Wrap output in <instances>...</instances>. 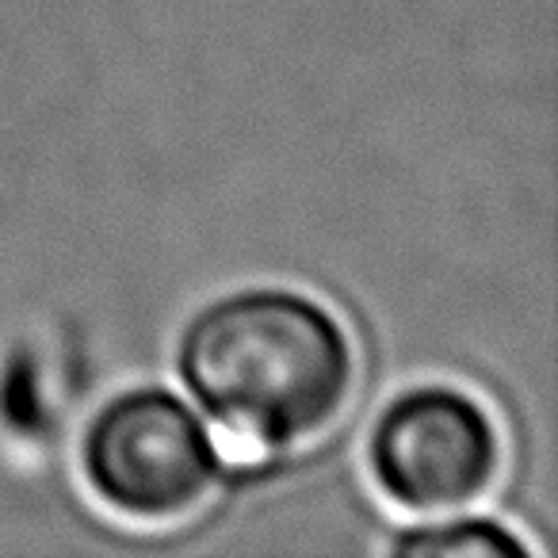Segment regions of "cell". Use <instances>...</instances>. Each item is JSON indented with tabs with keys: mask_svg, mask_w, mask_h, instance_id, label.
<instances>
[{
	"mask_svg": "<svg viewBox=\"0 0 558 558\" xmlns=\"http://www.w3.org/2000/svg\"><path fill=\"white\" fill-rule=\"evenodd\" d=\"M222 451L195 410L165 387L108 398L81 436V474L108 512L134 524H172L207 501Z\"/></svg>",
	"mask_w": 558,
	"mask_h": 558,
	"instance_id": "2",
	"label": "cell"
},
{
	"mask_svg": "<svg viewBox=\"0 0 558 558\" xmlns=\"http://www.w3.org/2000/svg\"><path fill=\"white\" fill-rule=\"evenodd\" d=\"M180 379L230 436L299 448L356 395V344L311 295L253 288L215 299L180 337Z\"/></svg>",
	"mask_w": 558,
	"mask_h": 558,
	"instance_id": "1",
	"label": "cell"
},
{
	"mask_svg": "<svg viewBox=\"0 0 558 558\" xmlns=\"http://www.w3.org/2000/svg\"><path fill=\"white\" fill-rule=\"evenodd\" d=\"M501 428L478 398L456 387H413L379 413L367 471L395 509L456 512L489 494L501 474Z\"/></svg>",
	"mask_w": 558,
	"mask_h": 558,
	"instance_id": "3",
	"label": "cell"
},
{
	"mask_svg": "<svg viewBox=\"0 0 558 558\" xmlns=\"http://www.w3.org/2000/svg\"><path fill=\"white\" fill-rule=\"evenodd\" d=\"M395 555L410 558H524L532 555L520 535L494 520H444L410 527L395 539Z\"/></svg>",
	"mask_w": 558,
	"mask_h": 558,
	"instance_id": "4",
	"label": "cell"
}]
</instances>
